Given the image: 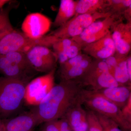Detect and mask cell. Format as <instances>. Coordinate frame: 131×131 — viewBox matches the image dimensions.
<instances>
[{"instance_id": "6da1fadb", "label": "cell", "mask_w": 131, "mask_h": 131, "mask_svg": "<svg viewBox=\"0 0 131 131\" xmlns=\"http://www.w3.org/2000/svg\"><path fill=\"white\" fill-rule=\"evenodd\" d=\"M84 86L79 78L61 80L31 110L38 125L57 120L63 117L72 106L80 102Z\"/></svg>"}, {"instance_id": "7a4b0ae2", "label": "cell", "mask_w": 131, "mask_h": 131, "mask_svg": "<svg viewBox=\"0 0 131 131\" xmlns=\"http://www.w3.org/2000/svg\"><path fill=\"white\" fill-rule=\"evenodd\" d=\"M29 81L0 77V116L6 119L21 107Z\"/></svg>"}, {"instance_id": "3957f363", "label": "cell", "mask_w": 131, "mask_h": 131, "mask_svg": "<svg viewBox=\"0 0 131 131\" xmlns=\"http://www.w3.org/2000/svg\"><path fill=\"white\" fill-rule=\"evenodd\" d=\"M59 40L48 34L41 38L33 39L22 32L14 30L0 39V57L13 52L26 54L33 47L43 46L50 48Z\"/></svg>"}, {"instance_id": "277c9868", "label": "cell", "mask_w": 131, "mask_h": 131, "mask_svg": "<svg viewBox=\"0 0 131 131\" xmlns=\"http://www.w3.org/2000/svg\"><path fill=\"white\" fill-rule=\"evenodd\" d=\"M80 102L88 110L98 113L112 120L123 131H131V124L124 118L121 109L105 99L87 93L85 89L81 93Z\"/></svg>"}, {"instance_id": "5b68a950", "label": "cell", "mask_w": 131, "mask_h": 131, "mask_svg": "<svg viewBox=\"0 0 131 131\" xmlns=\"http://www.w3.org/2000/svg\"><path fill=\"white\" fill-rule=\"evenodd\" d=\"M34 71L25 53L10 52L0 57V74L3 77L30 81Z\"/></svg>"}, {"instance_id": "8992f818", "label": "cell", "mask_w": 131, "mask_h": 131, "mask_svg": "<svg viewBox=\"0 0 131 131\" xmlns=\"http://www.w3.org/2000/svg\"><path fill=\"white\" fill-rule=\"evenodd\" d=\"M84 86L93 90L120 86L111 74L104 60L94 59L83 75L79 78Z\"/></svg>"}, {"instance_id": "52a82bcc", "label": "cell", "mask_w": 131, "mask_h": 131, "mask_svg": "<svg viewBox=\"0 0 131 131\" xmlns=\"http://www.w3.org/2000/svg\"><path fill=\"white\" fill-rule=\"evenodd\" d=\"M111 15L109 13L75 15L67 23L49 34L58 39L73 38L80 35L93 22Z\"/></svg>"}, {"instance_id": "ba28073f", "label": "cell", "mask_w": 131, "mask_h": 131, "mask_svg": "<svg viewBox=\"0 0 131 131\" xmlns=\"http://www.w3.org/2000/svg\"><path fill=\"white\" fill-rule=\"evenodd\" d=\"M123 20L114 15L93 22L80 35L72 39L81 47L97 41L110 32L112 26L117 21Z\"/></svg>"}, {"instance_id": "9c48e42d", "label": "cell", "mask_w": 131, "mask_h": 131, "mask_svg": "<svg viewBox=\"0 0 131 131\" xmlns=\"http://www.w3.org/2000/svg\"><path fill=\"white\" fill-rule=\"evenodd\" d=\"M25 54L28 63L36 72L48 73L56 69L57 58L49 47L37 46Z\"/></svg>"}, {"instance_id": "30bf717a", "label": "cell", "mask_w": 131, "mask_h": 131, "mask_svg": "<svg viewBox=\"0 0 131 131\" xmlns=\"http://www.w3.org/2000/svg\"><path fill=\"white\" fill-rule=\"evenodd\" d=\"M51 20L39 13H32L24 19L21 26L22 32L28 38L38 39L45 36L51 28Z\"/></svg>"}, {"instance_id": "8fae6325", "label": "cell", "mask_w": 131, "mask_h": 131, "mask_svg": "<svg viewBox=\"0 0 131 131\" xmlns=\"http://www.w3.org/2000/svg\"><path fill=\"white\" fill-rule=\"evenodd\" d=\"M110 32L115 53L122 56L129 55L131 49V22L117 21L112 26Z\"/></svg>"}, {"instance_id": "7c38bea8", "label": "cell", "mask_w": 131, "mask_h": 131, "mask_svg": "<svg viewBox=\"0 0 131 131\" xmlns=\"http://www.w3.org/2000/svg\"><path fill=\"white\" fill-rule=\"evenodd\" d=\"M87 93L98 96L113 103L121 109L131 96V86H118L98 90L85 89Z\"/></svg>"}, {"instance_id": "4fadbf2b", "label": "cell", "mask_w": 131, "mask_h": 131, "mask_svg": "<svg viewBox=\"0 0 131 131\" xmlns=\"http://www.w3.org/2000/svg\"><path fill=\"white\" fill-rule=\"evenodd\" d=\"M82 51L96 59L104 60L113 56L115 49L111 32L102 38L87 45L82 48Z\"/></svg>"}, {"instance_id": "5bb4252c", "label": "cell", "mask_w": 131, "mask_h": 131, "mask_svg": "<svg viewBox=\"0 0 131 131\" xmlns=\"http://www.w3.org/2000/svg\"><path fill=\"white\" fill-rule=\"evenodd\" d=\"M38 125L31 111L3 121L0 131H30Z\"/></svg>"}, {"instance_id": "9a60e30c", "label": "cell", "mask_w": 131, "mask_h": 131, "mask_svg": "<svg viewBox=\"0 0 131 131\" xmlns=\"http://www.w3.org/2000/svg\"><path fill=\"white\" fill-rule=\"evenodd\" d=\"M52 47L60 64L82 52L81 47L71 38L59 39Z\"/></svg>"}, {"instance_id": "2e32d148", "label": "cell", "mask_w": 131, "mask_h": 131, "mask_svg": "<svg viewBox=\"0 0 131 131\" xmlns=\"http://www.w3.org/2000/svg\"><path fill=\"white\" fill-rule=\"evenodd\" d=\"M78 102L68 110L63 117L68 120L73 131H88L86 111Z\"/></svg>"}, {"instance_id": "e0dca14e", "label": "cell", "mask_w": 131, "mask_h": 131, "mask_svg": "<svg viewBox=\"0 0 131 131\" xmlns=\"http://www.w3.org/2000/svg\"><path fill=\"white\" fill-rule=\"evenodd\" d=\"M109 0L77 1L75 15L93 14L96 13H109Z\"/></svg>"}, {"instance_id": "ac0fdd59", "label": "cell", "mask_w": 131, "mask_h": 131, "mask_svg": "<svg viewBox=\"0 0 131 131\" xmlns=\"http://www.w3.org/2000/svg\"><path fill=\"white\" fill-rule=\"evenodd\" d=\"M93 58L87 55L80 62L63 70L58 71L61 80L78 79L82 77L89 68Z\"/></svg>"}, {"instance_id": "d6986e66", "label": "cell", "mask_w": 131, "mask_h": 131, "mask_svg": "<svg viewBox=\"0 0 131 131\" xmlns=\"http://www.w3.org/2000/svg\"><path fill=\"white\" fill-rule=\"evenodd\" d=\"M77 1L61 0L58 12L53 25L56 27H60L67 23L75 14Z\"/></svg>"}, {"instance_id": "ffe728a7", "label": "cell", "mask_w": 131, "mask_h": 131, "mask_svg": "<svg viewBox=\"0 0 131 131\" xmlns=\"http://www.w3.org/2000/svg\"><path fill=\"white\" fill-rule=\"evenodd\" d=\"M127 56L125 57L115 68L113 77L117 82L121 86H131V79L129 77L126 62Z\"/></svg>"}, {"instance_id": "44dd1931", "label": "cell", "mask_w": 131, "mask_h": 131, "mask_svg": "<svg viewBox=\"0 0 131 131\" xmlns=\"http://www.w3.org/2000/svg\"><path fill=\"white\" fill-rule=\"evenodd\" d=\"M108 13L121 19L128 8L131 6V0H109Z\"/></svg>"}, {"instance_id": "7402d4cb", "label": "cell", "mask_w": 131, "mask_h": 131, "mask_svg": "<svg viewBox=\"0 0 131 131\" xmlns=\"http://www.w3.org/2000/svg\"><path fill=\"white\" fill-rule=\"evenodd\" d=\"M95 113L104 131H123L112 120L98 113Z\"/></svg>"}, {"instance_id": "603a6c76", "label": "cell", "mask_w": 131, "mask_h": 131, "mask_svg": "<svg viewBox=\"0 0 131 131\" xmlns=\"http://www.w3.org/2000/svg\"><path fill=\"white\" fill-rule=\"evenodd\" d=\"M9 9H0V32L14 30L9 20Z\"/></svg>"}, {"instance_id": "cb8c5ba5", "label": "cell", "mask_w": 131, "mask_h": 131, "mask_svg": "<svg viewBox=\"0 0 131 131\" xmlns=\"http://www.w3.org/2000/svg\"><path fill=\"white\" fill-rule=\"evenodd\" d=\"M86 114L88 131H104L95 113L88 110Z\"/></svg>"}, {"instance_id": "d4e9b609", "label": "cell", "mask_w": 131, "mask_h": 131, "mask_svg": "<svg viewBox=\"0 0 131 131\" xmlns=\"http://www.w3.org/2000/svg\"><path fill=\"white\" fill-rule=\"evenodd\" d=\"M126 56H122L115 53L113 56L109 57L108 58L104 60L107 66L110 73L113 76L115 68L117 66V64L123 58Z\"/></svg>"}, {"instance_id": "484cf974", "label": "cell", "mask_w": 131, "mask_h": 131, "mask_svg": "<svg viewBox=\"0 0 131 131\" xmlns=\"http://www.w3.org/2000/svg\"><path fill=\"white\" fill-rule=\"evenodd\" d=\"M121 110L124 118L131 124V96L129 97L126 103L122 107Z\"/></svg>"}, {"instance_id": "4316f807", "label": "cell", "mask_w": 131, "mask_h": 131, "mask_svg": "<svg viewBox=\"0 0 131 131\" xmlns=\"http://www.w3.org/2000/svg\"><path fill=\"white\" fill-rule=\"evenodd\" d=\"M57 122L60 131H73L68 120L64 117L57 120Z\"/></svg>"}, {"instance_id": "83f0119b", "label": "cell", "mask_w": 131, "mask_h": 131, "mask_svg": "<svg viewBox=\"0 0 131 131\" xmlns=\"http://www.w3.org/2000/svg\"><path fill=\"white\" fill-rule=\"evenodd\" d=\"M57 120L45 122L42 126L41 131H60L57 124Z\"/></svg>"}, {"instance_id": "f1b7e54d", "label": "cell", "mask_w": 131, "mask_h": 131, "mask_svg": "<svg viewBox=\"0 0 131 131\" xmlns=\"http://www.w3.org/2000/svg\"><path fill=\"white\" fill-rule=\"evenodd\" d=\"M127 69L129 74V77L131 79V55H128L127 59Z\"/></svg>"}, {"instance_id": "f546056e", "label": "cell", "mask_w": 131, "mask_h": 131, "mask_svg": "<svg viewBox=\"0 0 131 131\" xmlns=\"http://www.w3.org/2000/svg\"><path fill=\"white\" fill-rule=\"evenodd\" d=\"M11 2H12V1L10 0H0V9L2 8L5 5Z\"/></svg>"}, {"instance_id": "4dcf8cb0", "label": "cell", "mask_w": 131, "mask_h": 131, "mask_svg": "<svg viewBox=\"0 0 131 131\" xmlns=\"http://www.w3.org/2000/svg\"><path fill=\"white\" fill-rule=\"evenodd\" d=\"M10 32H11L5 31L2 32H0V39H1L3 37H4L5 35H6L7 34L9 33Z\"/></svg>"}, {"instance_id": "1f68e13d", "label": "cell", "mask_w": 131, "mask_h": 131, "mask_svg": "<svg viewBox=\"0 0 131 131\" xmlns=\"http://www.w3.org/2000/svg\"><path fill=\"white\" fill-rule=\"evenodd\" d=\"M2 123L3 121L2 119L1 116H0V130H1V128L2 126Z\"/></svg>"}, {"instance_id": "d6a6232c", "label": "cell", "mask_w": 131, "mask_h": 131, "mask_svg": "<svg viewBox=\"0 0 131 131\" xmlns=\"http://www.w3.org/2000/svg\"><path fill=\"white\" fill-rule=\"evenodd\" d=\"M30 131H34V129H32V130H31Z\"/></svg>"}]
</instances>
